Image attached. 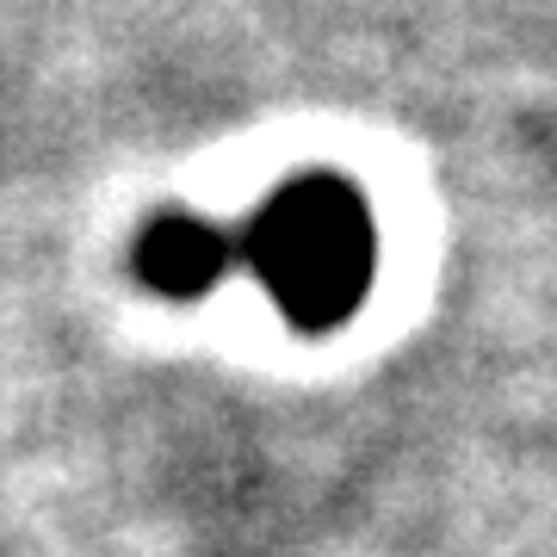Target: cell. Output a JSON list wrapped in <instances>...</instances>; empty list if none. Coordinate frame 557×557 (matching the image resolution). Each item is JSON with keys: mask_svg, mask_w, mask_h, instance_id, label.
I'll return each mask as SVG.
<instances>
[{"mask_svg": "<svg viewBox=\"0 0 557 557\" xmlns=\"http://www.w3.org/2000/svg\"><path fill=\"white\" fill-rule=\"evenodd\" d=\"M242 236V267L298 335H335L379 278V218L354 180L304 174L278 186Z\"/></svg>", "mask_w": 557, "mask_h": 557, "instance_id": "obj_1", "label": "cell"}, {"mask_svg": "<svg viewBox=\"0 0 557 557\" xmlns=\"http://www.w3.org/2000/svg\"><path fill=\"white\" fill-rule=\"evenodd\" d=\"M242 267V236L193 211H161L137 236V278L156 298L199 304Z\"/></svg>", "mask_w": 557, "mask_h": 557, "instance_id": "obj_2", "label": "cell"}]
</instances>
